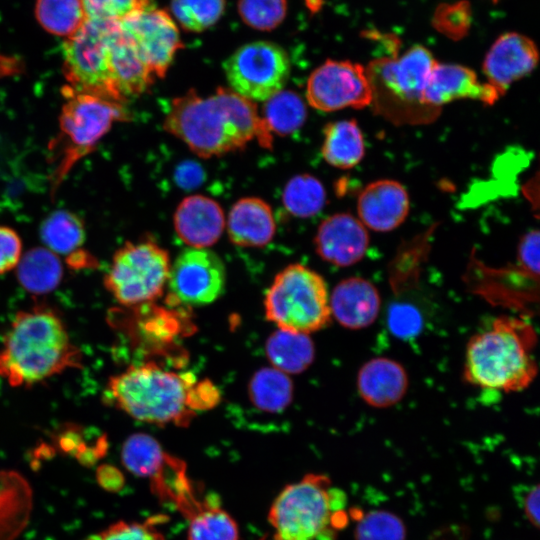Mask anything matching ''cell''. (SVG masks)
Masks as SVG:
<instances>
[{"label":"cell","instance_id":"cell-1","mask_svg":"<svg viewBox=\"0 0 540 540\" xmlns=\"http://www.w3.org/2000/svg\"><path fill=\"white\" fill-rule=\"evenodd\" d=\"M163 126L203 158L244 148L253 139L264 147L272 143L254 102L230 88L206 97L189 91L173 99Z\"/></svg>","mask_w":540,"mask_h":540},{"label":"cell","instance_id":"cell-2","mask_svg":"<svg viewBox=\"0 0 540 540\" xmlns=\"http://www.w3.org/2000/svg\"><path fill=\"white\" fill-rule=\"evenodd\" d=\"M70 368H82V354L61 317L38 306L19 311L0 350V376L11 386H31Z\"/></svg>","mask_w":540,"mask_h":540},{"label":"cell","instance_id":"cell-3","mask_svg":"<svg viewBox=\"0 0 540 540\" xmlns=\"http://www.w3.org/2000/svg\"><path fill=\"white\" fill-rule=\"evenodd\" d=\"M537 335L521 318L501 316L473 335L466 346L464 380L475 387L505 393L531 385L538 373L534 357Z\"/></svg>","mask_w":540,"mask_h":540},{"label":"cell","instance_id":"cell-4","mask_svg":"<svg viewBox=\"0 0 540 540\" xmlns=\"http://www.w3.org/2000/svg\"><path fill=\"white\" fill-rule=\"evenodd\" d=\"M196 382L190 372L176 373L148 361L110 377L105 397L135 420L187 427L196 416L192 404Z\"/></svg>","mask_w":540,"mask_h":540},{"label":"cell","instance_id":"cell-5","mask_svg":"<svg viewBox=\"0 0 540 540\" xmlns=\"http://www.w3.org/2000/svg\"><path fill=\"white\" fill-rule=\"evenodd\" d=\"M431 51L416 44L402 55L372 60L366 67L376 113L395 124L433 121L439 110L424 102V90L436 64Z\"/></svg>","mask_w":540,"mask_h":540},{"label":"cell","instance_id":"cell-6","mask_svg":"<svg viewBox=\"0 0 540 540\" xmlns=\"http://www.w3.org/2000/svg\"><path fill=\"white\" fill-rule=\"evenodd\" d=\"M345 505L346 496L327 476L308 474L278 494L268 520L276 540H332L346 523Z\"/></svg>","mask_w":540,"mask_h":540},{"label":"cell","instance_id":"cell-7","mask_svg":"<svg viewBox=\"0 0 540 540\" xmlns=\"http://www.w3.org/2000/svg\"><path fill=\"white\" fill-rule=\"evenodd\" d=\"M62 92L65 102L59 117V134L52 142V149L58 155L54 189L77 161L92 152L114 123L128 117L121 102L76 92L66 86Z\"/></svg>","mask_w":540,"mask_h":540},{"label":"cell","instance_id":"cell-8","mask_svg":"<svg viewBox=\"0 0 540 540\" xmlns=\"http://www.w3.org/2000/svg\"><path fill=\"white\" fill-rule=\"evenodd\" d=\"M265 316L279 329L309 334L331 321L328 287L316 271L291 264L274 278L264 298Z\"/></svg>","mask_w":540,"mask_h":540},{"label":"cell","instance_id":"cell-9","mask_svg":"<svg viewBox=\"0 0 540 540\" xmlns=\"http://www.w3.org/2000/svg\"><path fill=\"white\" fill-rule=\"evenodd\" d=\"M167 250L150 239L127 242L113 255L104 286L124 307L162 296L170 272Z\"/></svg>","mask_w":540,"mask_h":540},{"label":"cell","instance_id":"cell-10","mask_svg":"<svg viewBox=\"0 0 540 540\" xmlns=\"http://www.w3.org/2000/svg\"><path fill=\"white\" fill-rule=\"evenodd\" d=\"M116 22L86 19L63 41V74L66 87L123 103L113 85L109 44Z\"/></svg>","mask_w":540,"mask_h":540},{"label":"cell","instance_id":"cell-11","mask_svg":"<svg viewBox=\"0 0 540 540\" xmlns=\"http://www.w3.org/2000/svg\"><path fill=\"white\" fill-rule=\"evenodd\" d=\"M230 89L252 102L266 101L288 80L290 60L273 42L255 41L240 46L223 64Z\"/></svg>","mask_w":540,"mask_h":540},{"label":"cell","instance_id":"cell-12","mask_svg":"<svg viewBox=\"0 0 540 540\" xmlns=\"http://www.w3.org/2000/svg\"><path fill=\"white\" fill-rule=\"evenodd\" d=\"M226 270L221 258L207 248H187L170 267L166 302L201 306L212 303L223 292Z\"/></svg>","mask_w":540,"mask_h":540},{"label":"cell","instance_id":"cell-13","mask_svg":"<svg viewBox=\"0 0 540 540\" xmlns=\"http://www.w3.org/2000/svg\"><path fill=\"white\" fill-rule=\"evenodd\" d=\"M306 99L324 112L370 106L372 91L365 67L348 60H326L310 74Z\"/></svg>","mask_w":540,"mask_h":540},{"label":"cell","instance_id":"cell-14","mask_svg":"<svg viewBox=\"0 0 540 540\" xmlns=\"http://www.w3.org/2000/svg\"><path fill=\"white\" fill-rule=\"evenodd\" d=\"M155 77L163 78L184 46L172 16L149 3L118 23Z\"/></svg>","mask_w":540,"mask_h":540},{"label":"cell","instance_id":"cell-15","mask_svg":"<svg viewBox=\"0 0 540 540\" xmlns=\"http://www.w3.org/2000/svg\"><path fill=\"white\" fill-rule=\"evenodd\" d=\"M121 459L129 472L149 479L152 491L160 499L168 496L186 475V464L145 433L132 434L125 440Z\"/></svg>","mask_w":540,"mask_h":540},{"label":"cell","instance_id":"cell-16","mask_svg":"<svg viewBox=\"0 0 540 540\" xmlns=\"http://www.w3.org/2000/svg\"><path fill=\"white\" fill-rule=\"evenodd\" d=\"M538 61L539 51L530 37L519 32H506L490 46L482 71L487 83L502 96L514 82L531 74Z\"/></svg>","mask_w":540,"mask_h":540},{"label":"cell","instance_id":"cell-17","mask_svg":"<svg viewBox=\"0 0 540 540\" xmlns=\"http://www.w3.org/2000/svg\"><path fill=\"white\" fill-rule=\"evenodd\" d=\"M116 310L110 316L115 328L125 334L140 350L148 353L159 352L181 334L180 314L172 310L144 303Z\"/></svg>","mask_w":540,"mask_h":540},{"label":"cell","instance_id":"cell-18","mask_svg":"<svg viewBox=\"0 0 540 540\" xmlns=\"http://www.w3.org/2000/svg\"><path fill=\"white\" fill-rule=\"evenodd\" d=\"M317 254L326 262L352 266L363 259L369 246L367 228L349 213H336L319 225L314 239Z\"/></svg>","mask_w":540,"mask_h":540},{"label":"cell","instance_id":"cell-19","mask_svg":"<svg viewBox=\"0 0 540 540\" xmlns=\"http://www.w3.org/2000/svg\"><path fill=\"white\" fill-rule=\"evenodd\" d=\"M500 97L494 87L480 82L472 69L450 63L436 62L424 90L425 104L439 111L454 100L471 99L493 105Z\"/></svg>","mask_w":540,"mask_h":540},{"label":"cell","instance_id":"cell-20","mask_svg":"<svg viewBox=\"0 0 540 540\" xmlns=\"http://www.w3.org/2000/svg\"><path fill=\"white\" fill-rule=\"evenodd\" d=\"M409 206V196L402 184L377 180L366 185L358 196V219L366 228L388 232L405 221Z\"/></svg>","mask_w":540,"mask_h":540},{"label":"cell","instance_id":"cell-21","mask_svg":"<svg viewBox=\"0 0 540 540\" xmlns=\"http://www.w3.org/2000/svg\"><path fill=\"white\" fill-rule=\"evenodd\" d=\"M331 316L350 330L372 325L379 316L381 297L369 280L353 276L340 281L329 298Z\"/></svg>","mask_w":540,"mask_h":540},{"label":"cell","instance_id":"cell-22","mask_svg":"<svg viewBox=\"0 0 540 540\" xmlns=\"http://www.w3.org/2000/svg\"><path fill=\"white\" fill-rule=\"evenodd\" d=\"M173 223L184 243L192 248H207L221 237L225 217L218 202L207 196L192 195L179 203Z\"/></svg>","mask_w":540,"mask_h":540},{"label":"cell","instance_id":"cell-23","mask_svg":"<svg viewBox=\"0 0 540 540\" xmlns=\"http://www.w3.org/2000/svg\"><path fill=\"white\" fill-rule=\"evenodd\" d=\"M357 392L374 408H389L407 393L408 374L401 363L388 357H375L365 362L357 373Z\"/></svg>","mask_w":540,"mask_h":540},{"label":"cell","instance_id":"cell-24","mask_svg":"<svg viewBox=\"0 0 540 540\" xmlns=\"http://www.w3.org/2000/svg\"><path fill=\"white\" fill-rule=\"evenodd\" d=\"M109 61L113 85L122 100L142 94L154 82L155 76L118 23L110 37Z\"/></svg>","mask_w":540,"mask_h":540},{"label":"cell","instance_id":"cell-25","mask_svg":"<svg viewBox=\"0 0 540 540\" xmlns=\"http://www.w3.org/2000/svg\"><path fill=\"white\" fill-rule=\"evenodd\" d=\"M275 231L276 224L272 208L260 198H242L229 211L227 232L235 245L265 246L273 239Z\"/></svg>","mask_w":540,"mask_h":540},{"label":"cell","instance_id":"cell-26","mask_svg":"<svg viewBox=\"0 0 540 540\" xmlns=\"http://www.w3.org/2000/svg\"><path fill=\"white\" fill-rule=\"evenodd\" d=\"M321 153L324 160L340 169L355 167L364 157L365 142L356 120H338L323 129Z\"/></svg>","mask_w":540,"mask_h":540},{"label":"cell","instance_id":"cell-27","mask_svg":"<svg viewBox=\"0 0 540 540\" xmlns=\"http://www.w3.org/2000/svg\"><path fill=\"white\" fill-rule=\"evenodd\" d=\"M265 350L274 368L283 373H301L315 358V346L308 334L282 329L268 337Z\"/></svg>","mask_w":540,"mask_h":540},{"label":"cell","instance_id":"cell-28","mask_svg":"<svg viewBox=\"0 0 540 540\" xmlns=\"http://www.w3.org/2000/svg\"><path fill=\"white\" fill-rule=\"evenodd\" d=\"M62 275L63 268L58 256L48 248L36 247L29 250L17 265L19 283L34 294H45L54 290Z\"/></svg>","mask_w":540,"mask_h":540},{"label":"cell","instance_id":"cell-29","mask_svg":"<svg viewBox=\"0 0 540 540\" xmlns=\"http://www.w3.org/2000/svg\"><path fill=\"white\" fill-rule=\"evenodd\" d=\"M188 540H238L239 531L235 520L220 507L213 496L199 500L186 516Z\"/></svg>","mask_w":540,"mask_h":540},{"label":"cell","instance_id":"cell-30","mask_svg":"<svg viewBox=\"0 0 540 540\" xmlns=\"http://www.w3.org/2000/svg\"><path fill=\"white\" fill-rule=\"evenodd\" d=\"M249 398L259 410L268 413L284 411L293 399V383L276 368L257 370L248 386Z\"/></svg>","mask_w":540,"mask_h":540},{"label":"cell","instance_id":"cell-31","mask_svg":"<svg viewBox=\"0 0 540 540\" xmlns=\"http://www.w3.org/2000/svg\"><path fill=\"white\" fill-rule=\"evenodd\" d=\"M307 110L302 98L293 91L281 90L265 101L261 117L270 134H291L304 124Z\"/></svg>","mask_w":540,"mask_h":540},{"label":"cell","instance_id":"cell-32","mask_svg":"<svg viewBox=\"0 0 540 540\" xmlns=\"http://www.w3.org/2000/svg\"><path fill=\"white\" fill-rule=\"evenodd\" d=\"M41 239L49 250L58 254H72L80 250L85 239L82 220L67 210L51 213L40 228Z\"/></svg>","mask_w":540,"mask_h":540},{"label":"cell","instance_id":"cell-33","mask_svg":"<svg viewBox=\"0 0 540 540\" xmlns=\"http://www.w3.org/2000/svg\"><path fill=\"white\" fill-rule=\"evenodd\" d=\"M35 15L47 32L64 39L87 19L82 0H36Z\"/></svg>","mask_w":540,"mask_h":540},{"label":"cell","instance_id":"cell-34","mask_svg":"<svg viewBox=\"0 0 540 540\" xmlns=\"http://www.w3.org/2000/svg\"><path fill=\"white\" fill-rule=\"evenodd\" d=\"M283 205L296 217L307 218L319 213L326 202L323 184L314 176L301 174L290 179L283 190Z\"/></svg>","mask_w":540,"mask_h":540},{"label":"cell","instance_id":"cell-35","mask_svg":"<svg viewBox=\"0 0 540 540\" xmlns=\"http://www.w3.org/2000/svg\"><path fill=\"white\" fill-rule=\"evenodd\" d=\"M224 9L225 0H171L174 18L190 32H202L215 25Z\"/></svg>","mask_w":540,"mask_h":540},{"label":"cell","instance_id":"cell-36","mask_svg":"<svg viewBox=\"0 0 540 540\" xmlns=\"http://www.w3.org/2000/svg\"><path fill=\"white\" fill-rule=\"evenodd\" d=\"M238 12L251 28L269 31L281 24L287 12L286 0H239Z\"/></svg>","mask_w":540,"mask_h":540},{"label":"cell","instance_id":"cell-37","mask_svg":"<svg viewBox=\"0 0 540 540\" xmlns=\"http://www.w3.org/2000/svg\"><path fill=\"white\" fill-rule=\"evenodd\" d=\"M356 540H405L403 522L387 511H371L360 518Z\"/></svg>","mask_w":540,"mask_h":540},{"label":"cell","instance_id":"cell-38","mask_svg":"<svg viewBox=\"0 0 540 540\" xmlns=\"http://www.w3.org/2000/svg\"><path fill=\"white\" fill-rule=\"evenodd\" d=\"M152 518L144 522L117 521L85 540H165Z\"/></svg>","mask_w":540,"mask_h":540},{"label":"cell","instance_id":"cell-39","mask_svg":"<svg viewBox=\"0 0 540 540\" xmlns=\"http://www.w3.org/2000/svg\"><path fill=\"white\" fill-rule=\"evenodd\" d=\"M150 0H82L88 19L119 23L148 5Z\"/></svg>","mask_w":540,"mask_h":540},{"label":"cell","instance_id":"cell-40","mask_svg":"<svg viewBox=\"0 0 540 540\" xmlns=\"http://www.w3.org/2000/svg\"><path fill=\"white\" fill-rule=\"evenodd\" d=\"M468 6L462 3L443 6L435 14L436 29L453 39L464 36L469 27Z\"/></svg>","mask_w":540,"mask_h":540},{"label":"cell","instance_id":"cell-41","mask_svg":"<svg viewBox=\"0 0 540 540\" xmlns=\"http://www.w3.org/2000/svg\"><path fill=\"white\" fill-rule=\"evenodd\" d=\"M420 313L407 304H395L388 315V325L392 333L405 338L415 335L421 328Z\"/></svg>","mask_w":540,"mask_h":540},{"label":"cell","instance_id":"cell-42","mask_svg":"<svg viewBox=\"0 0 540 540\" xmlns=\"http://www.w3.org/2000/svg\"><path fill=\"white\" fill-rule=\"evenodd\" d=\"M22 254V242L15 230L0 226V274L15 268Z\"/></svg>","mask_w":540,"mask_h":540},{"label":"cell","instance_id":"cell-43","mask_svg":"<svg viewBox=\"0 0 540 540\" xmlns=\"http://www.w3.org/2000/svg\"><path fill=\"white\" fill-rule=\"evenodd\" d=\"M539 231L531 230L523 235L517 247V264L531 275L539 278Z\"/></svg>","mask_w":540,"mask_h":540},{"label":"cell","instance_id":"cell-44","mask_svg":"<svg viewBox=\"0 0 540 540\" xmlns=\"http://www.w3.org/2000/svg\"><path fill=\"white\" fill-rule=\"evenodd\" d=\"M526 517L535 526H539V485L531 487L523 498Z\"/></svg>","mask_w":540,"mask_h":540},{"label":"cell","instance_id":"cell-45","mask_svg":"<svg viewBox=\"0 0 540 540\" xmlns=\"http://www.w3.org/2000/svg\"><path fill=\"white\" fill-rule=\"evenodd\" d=\"M202 178L203 171L193 163L184 164L177 171V180L183 187L196 186Z\"/></svg>","mask_w":540,"mask_h":540},{"label":"cell","instance_id":"cell-46","mask_svg":"<svg viewBox=\"0 0 540 540\" xmlns=\"http://www.w3.org/2000/svg\"><path fill=\"white\" fill-rule=\"evenodd\" d=\"M93 257L85 251L77 250L68 256L71 268L79 269L93 266Z\"/></svg>","mask_w":540,"mask_h":540},{"label":"cell","instance_id":"cell-47","mask_svg":"<svg viewBox=\"0 0 540 540\" xmlns=\"http://www.w3.org/2000/svg\"><path fill=\"white\" fill-rule=\"evenodd\" d=\"M493 2H497L498 0H492Z\"/></svg>","mask_w":540,"mask_h":540}]
</instances>
